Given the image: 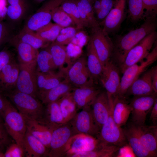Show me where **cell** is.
Masks as SVG:
<instances>
[{
	"label": "cell",
	"mask_w": 157,
	"mask_h": 157,
	"mask_svg": "<svg viewBox=\"0 0 157 157\" xmlns=\"http://www.w3.org/2000/svg\"><path fill=\"white\" fill-rule=\"evenodd\" d=\"M86 63L90 74L95 84L99 82L103 66L90 41L87 47Z\"/></svg>",
	"instance_id": "cell-25"
},
{
	"label": "cell",
	"mask_w": 157,
	"mask_h": 157,
	"mask_svg": "<svg viewBox=\"0 0 157 157\" xmlns=\"http://www.w3.org/2000/svg\"><path fill=\"white\" fill-rule=\"evenodd\" d=\"M74 88L68 81L64 79L42 95L39 99L44 105L57 101L71 92Z\"/></svg>",
	"instance_id": "cell-29"
},
{
	"label": "cell",
	"mask_w": 157,
	"mask_h": 157,
	"mask_svg": "<svg viewBox=\"0 0 157 157\" xmlns=\"http://www.w3.org/2000/svg\"><path fill=\"white\" fill-rule=\"evenodd\" d=\"M157 27L156 16H148L139 28L118 36L113 42L110 60L119 68L129 51L145 36L156 31Z\"/></svg>",
	"instance_id": "cell-1"
},
{
	"label": "cell",
	"mask_w": 157,
	"mask_h": 157,
	"mask_svg": "<svg viewBox=\"0 0 157 157\" xmlns=\"http://www.w3.org/2000/svg\"><path fill=\"white\" fill-rule=\"evenodd\" d=\"M25 157L23 149L15 142L11 143L4 153V157Z\"/></svg>",
	"instance_id": "cell-45"
},
{
	"label": "cell",
	"mask_w": 157,
	"mask_h": 157,
	"mask_svg": "<svg viewBox=\"0 0 157 157\" xmlns=\"http://www.w3.org/2000/svg\"><path fill=\"white\" fill-rule=\"evenodd\" d=\"M36 74L39 99L42 95L64 79L63 73L60 71L56 73L42 72L36 70Z\"/></svg>",
	"instance_id": "cell-21"
},
{
	"label": "cell",
	"mask_w": 157,
	"mask_h": 157,
	"mask_svg": "<svg viewBox=\"0 0 157 157\" xmlns=\"http://www.w3.org/2000/svg\"><path fill=\"white\" fill-rule=\"evenodd\" d=\"M65 0H46L40 7L28 19L24 27L33 31L51 22L54 10Z\"/></svg>",
	"instance_id": "cell-10"
},
{
	"label": "cell",
	"mask_w": 157,
	"mask_h": 157,
	"mask_svg": "<svg viewBox=\"0 0 157 157\" xmlns=\"http://www.w3.org/2000/svg\"><path fill=\"white\" fill-rule=\"evenodd\" d=\"M7 32L5 25L0 22V45L5 40L7 36Z\"/></svg>",
	"instance_id": "cell-52"
},
{
	"label": "cell",
	"mask_w": 157,
	"mask_h": 157,
	"mask_svg": "<svg viewBox=\"0 0 157 157\" xmlns=\"http://www.w3.org/2000/svg\"><path fill=\"white\" fill-rule=\"evenodd\" d=\"M14 142L8 132L3 120L0 119V151L4 153L7 147Z\"/></svg>",
	"instance_id": "cell-44"
},
{
	"label": "cell",
	"mask_w": 157,
	"mask_h": 157,
	"mask_svg": "<svg viewBox=\"0 0 157 157\" xmlns=\"http://www.w3.org/2000/svg\"><path fill=\"white\" fill-rule=\"evenodd\" d=\"M119 148L114 145H104L96 150L75 154L72 157H111Z\"/></svg>",
	"instance_id": "cell-39"
},
{
	"label": "cell",
	"mask_w": 157,
	"mask_h": 157,
	"mask_svg": "<svg viewBox=\"0 0 157 157\" xmlns=\"http://www.w3.org/2000/svg\"><path fill=\"white\" fill-rule=\"evenodd\" d=\"M110 108V101L108 94L106 91H101L90 106L93 119L100 129L108 117Z\"/></svg>",
	"instance_id": "cell-16"
},
{
	"label": "cell",
	"mask_w": 157,
	"mask_h": 157,
	"mask_svg": "<svg viewBox=\"0 0 157 157\" xmlns=\"http://www.w3.org/2000/svg\"><path fill=\"white\" fill-rule=\"evenodd\" d=\"M120 72L118 67L110 60L103 66L100 79L106 92L114 97H117L119 89Z\"/></svg>",
	"instance_id": "cell-15"
},
{
	"label": "cell",
	"mask_w": 157,
	"mask_h": 157,
	"mask_svg": "<svg viewBox=\"0 0 157 157\" xmlns=\"http://www.w3.org/2000/svg\"><path fill=\"white\" fill-rule=\"evenodd\" d=\"M69 122L75 134L83 133L96 137L100 130L93 119L90 106L81 109Z\"/></svg>",
	"instance_id": "cell-13"
},
{
	"label": "cell",
	"mask_w": 157,
	"mask_h": 157,
	"mask_svg": "<svg viewBox=\"0 0 157 157\" xmlns=\"http://www.w3.org/2000/svg\"><path fill=\"white\" fill-rule=\"evenodd\" d=\"M84 28L91 29L100 26L93 10L92 4L86 0H76Z\"/></svg>",
	"instance_id": "cell-28"
},
{
	"label": "cell",
	"mask_w": 157,
	"mask_h": 157,
	"mask_svg": "<svg viewBox=\"0 0 157 157\" xmlns=\"http://www.w3.org/2000/svg\"><path fill=\"white\" fill-rule=\"evenodd\" d=\"M19 72V65L13 60L6 65L0 72V84L2 85V91L7 92L16 84Z\"/></svg>",
	"instance_id": "cell-26"
},
{
	"label": "cell",
	"mask_w": 157,
	"mask_h": 157,
	"mask_svg": "<svg viewBox=\"0 0 157 157\" xmlns=\"http://www.w3.org/2000/svg\"><path fill=\"white\" fill-rule=\"evenodd\" d=\"M151 73V68L142 74L130 85L126 95L136 96L156 93L152 86Z\"/></svg>",
	"instance_id": "cell-19"
},
{
	"label": "cell",
	"mask_w": 157,
	"mask_h": 157,
	"mask_svg": "<svg viewBox=\"0 0 157 157\" xmlns=\"http://www.w3.org/2000/svg\"><path fill=\"white\" fill-rule=\"evenodd\" d=\"M12 61L10 53L6 50L0 51V72L3 67Z\"/></svg>",
	"instance_id": "cell-48"
},
{
	"label": "cell",
	"mask_w": 157,
	"mask_h": 157,
	"mask_svg": "<svg viewBox=\"0 0 157 157\" xmlns=\"http://www.w3.org/2000/svg\"><path fill=\"white\" fill-rule=\"evenodd\" d=\"M36 65L19 64V74L15 86L17 91L39 99Z\"/></svg>",
	"instance_id": "cell-12"
},
{
	"label": "cell",
	"mask_w": 157,
	"mask_h": 157,
	"mask_svg": "<svg viewBox=\"0 0 157 157\" xmlns=\"http://www.w3.org/2000/svg\"><path fill=\"white\" fill-rule=\"evenodd\" d=\"M52 56L53 60L59 71L64 69L65 64H67L68 66L72 63L69 56L67 52V48L65 45H61L52 42L48 47Z\"/></svg>",
	"instance_id": "cell-32"
},
{
	"label": "cell",
	"mask_w": 157,
	"mask_h": 157,
	"mask_svg": "<svg viewBox=\"0 0 157 157\" xmlns=\"http://www.w3.org/2000/svg\"><path fill=\"white\" fill-rule=\"evenodd\" d=\"M9 4L7 15L11 19L17 20L20 19L25 12L27 5L26 0H7Z\"/></svg>",
	"instance_id": "cell-36"
},
{
	"label": "cell",
	"mask_w": 157,
	"mask_h": 157,
	"mask_svg": "<svg viewBox=\"0 0 157 157\" xmlns=\"http://www.w3.org/2000/svg\"><path fill=\"white\" fill-rule=\"evenodd\" d=\"M89 40L104 66L111 60L113 49V42L100 26L91 29Z\"/></svg>",
	"instance_id": "cell-7"
},
{
	"label": "cell",
	"mask_w": 157,
	"mask_h": 157,
	"mask_svg": "<svg viewBox=\"0 0 157 157\" xmlns=\"http://www.w3.org/2000/svg\"><path fill=\"white\" fill-rule=\"evenodd\" d=\"M151 111L149 119L154 125H156L157 121V99L156 100Z\"/></svg>",
	"instance_id": "cell-50"
},
{
	"label": "cell",
	"mask_w": 157,
	"mask_h": 157,
	"mask_svg": "<svg viewBox=\"0 0 157 157\" xmlns=\"http://www.w3.org/2000/svg\"><path fill=\"white\" fill-rule=\"evenodd\" d=\"M14 44L17 51L19 64L37 65V59L39 52L38 49L15 38Z\"/></svg>",
	"instance_id": "cell-30"
},
{
	"label": "cell",
	"mask_w": 157,
	"mask_h": 157,
	"mask_svg": "<svg viewBox=\"0 0 157 157\" xmlns=\"http://www.w3.org/2000/svg\"><path fill=\"white\" fill-rule=\"evenodd\" d=\"M0 157H4V152L0 151Z\"/></svg>",
	"instance_id": "cell-55"
},
{
	"label": "cell",
	"mask_w": 157,
	"mask_h": 157,
	"mask_svg": "<svg viewBox=\"0 0 157 157\" xmlns=\"http://www.w3.org/2000/svg\"><path fill=\"white\" fill-rule=\"evenodd\" d=\"M44 105V110L41 120L53 130L65 124L57 101Z\"/></svg>",
	"instance_id": "cell-27"
},
{
	"label": "cell",
	"mask_w": 157,
	"mask_h": 157,
	"mask_svg": "<svg viewBox=\"0 0 157 157\" xmlns=\"http://www.w3.org/2000/svg\"><path fill=\"white\" fill-rule=\"evenodd\" d=\"M52 19L55 23L63 28L74 25L71 18L60 6L56 8L54 10Z\"/></svg>",
	"instance_id": "cell-42"
},
{
	"label": "cell",
	"mask_w": 157,
	"mask_h": 157,
	"mask_svg": "<svg viewBox=\"0 0 157 157\" xmlns=\"http://www.w3.org/2000/svg\"><path fill=\"white\" fill-rule=\"evenodd\" d=\"M74 135L69 122L54 129L49 149L48 157H65L67 143Z\"/></svg>",
	"instance_id": "cell-9"
},
{
	"label": "cell",
	"mask_w": 157,
	"mask_h": 157,
	"mask_svg": "<svg viewBox=\"0 0 157 157\" xmlns=\"http://www.w3.org/2000/svg\"><path fill=\"white\" fill-rule=\"evenodd\" d=\"M123 130L128 144L136 156L154 157L143 144L135 125L132 122L125 126Z\"/></svg>",
	"instance_id": "cell-20"
},
{
	"label": "cell",
	"mask_w": 157,
	"mask_h": 157,
	"mask_svg": "<svg viewBox=\"0 0 157 157\" xmlns=\"http://www.w3.org/2000/svg\"><path fill=\"white\" fill-rule=\"evenodd\" d=\"M35 1L38 3H40L43 2L46 0H34Z\"/></svg>",
	"instance_id": "cell-56"
},
{
	"label": "cell",
	"mask_w": 157,
	"mask_h": 157,
	"mask_svg": "<svg viewBox=\"0 0 157 157\" xmlns=\"http://www.w3.org/2000/svg\"><path fill=\"white\" fill-rule=\"evenodd\" d=\"M144 9V17L156 16L157 0H142Z\"/></svg>",
	"instance_id": "cell-46"
},
{
	"label": "cell",
	"mask_w": 157,
	"mask_h": 157,
	"mask_svg": "<svg viewBox=\"0 0 157 157\" xmlns=\"http://www.w3.org/2000/svg\"><path fill=\"white\" fill-rule=\"evenodd\" d=\"M115 1V0H101L100 9L96 17L100 25L112 8Z\"/></svg>",
	"instance_id": "cell-43"
},
{
	"label": "cell",
	"mask_w": 157,
	"mask_h": 157,
	"mask_svg": "<svg viewBox=\"0 0 157 157\" xmlns=\"http://www.w3.org/2000/svg\"><path fill=\"white\" fill-rule=\"evenodd\" d=\"M86 0L88 1L91 3L92 4V5L94 1V0Z\"/></svg>",
	"instance_id": "cell-57"
},
{
	"label": "cell",
	"mask_w": 157,
	"mask_h": 157,
	"mask_svg": "<svg viewBox=\"0 0 157 157\" xmlns=\"http://www.w3.org/2000/svg\"><path fill=\"white\" fill-rule=\"evenodd\" d=\"M65 124L69 122L78 110L73 98L72 92L57 101Z\"/></svg>",
	"instance_id": "cell-34"
},
{
	"label": "cell",
	"mask_w": 157,
	"mask_h": 157,
	"mask_svg": "<svg viewBox=\"0 0 157 157\" xmlns=\"http://www.w3.org/2000/svg\"><path fill=\"white\" fill-rule=\"evenodd\" d=\"M129 17L132 22L144 17V9L142 0H126Z\"/></svg>",
	"instance_id": "cell-40"
},
{
	"label": "cell",
	"mask_w": 157,
	"mask_h": 157,
	"mask_svg": "<svg viewBox=\"0 0 157 157\" xmlns=\"http://www.w3.org/2000/svg\"><path fill=\"white\" fill-rule=\"evenodd\" d=\"M7 98L3 94V91L0 88V119H3L2 115L5 108Z\"/></svg>",
	"instance_id": "cell-51"
},
{
	"label": "cell",
	"mask_w": 157,
	"mask_h": 157,
	"mask_svg": "<svg viewBox=\"0 0 157 157\" xmlns=\"http://www.w3.org/2000/svg\"><path fill=\"white\" fill-rule=\"evenodd\" d=\"M60 6L69 16L77 28L80 30L84 28L76 0H65L62 3Z\"/></svg>",
	"instance_id": "cell-37"
},
{
	"label": "cell",
	"mask_w": 157,
	"mask_h": 157,
	"mask_svg": "<svg viewBox=\"0 0 157 157\" xmlns=\"http://www.w3.org/2000/svg\"><path fill=\"white\" fill-rule=\"evenodd\" d=\"M6 0H0V19L3 18L7 14V8Z\"/></svg>",
	"instance_id": "cell-53"
},
{
	"label": "cell",
	"mask_w": 157,
	"mask_h": 157,
	"mask_svg": "<svg viewBox=\"0 0 157 157\" xmlns=\"http://www.w3.org/2000/svg\"><path fill=\"white\" fill-rule=\"evenodd\" d=\"M118 157H136L132 149L128 144L120 147L118 150Z\"/></svg>",
	"instance_id": "cell-47"
},
{
	"label": "cell",
	"mask_w": 157,
	"mask_h": 157,
	"mask_svg": "<svg viewBox=\"0 0 157 157\" xmlns=\"http://www.w3.org/2000/svg\"><path fill=\"white\" fill-rule=\"evenodd\" d=\"M23 148L25 157H48V149L27 130L23 141Z\"/></svg>",
	"instance_id": "cell-22"
},
{
	"label": "cell",
	"mask_w": 157,
	"mask_h": 157,
	"mask_svg": "<svg viewBox=\"0 0 157 157\" xmlns=\"http://www.w3.org/2000/svg\"><path fill=\"white\" fill-rule=\"evenodd\" d=\"M156 94L134 96L129 104L131 109L132 122L139 125L145 124L147 115L157 99Z\"/></svg>",
	"instance_id": "cell-14"
},
{
	"label": "cell",
	"mask_w": 157,
	"mask_h": 157,
	"mask_svg": "<svg viewBox=\"0 0 157 157\" xmlns=\"http://www.w3.org/2000/svg\"><path fill=\"white\" fill-rule=\"evenodd\" d=\"M2 118L8 132L15 142L23 149V141L27 130L26 121L23 116L8 99Z\"/></svg>",
	"instance_id": "cell-3"
},
{
	"label": "cell",
	"mask_w": 157,
	"mask_h": 157,
	"mask_svg": "<svg viewBox=\"0 0 157 157\" xmlns=\"http://www.w3.org/2000/svg\"><path fill=\"white\" fill-rule=\"evenodd\" d=\"M24 118L27 130L40 140L49 150L53 129L41 120Z\"/></svg>",
	"instance_id": "cell-18"
},
{
	"label": "cell",
	"mask_w": 157,
	"mask_h": 157,
	"mask_svg": "<svg viewBox=\"0 0 157 157\" xmlns=\"http://www.w3.org/2000/svg\"><path fill=\"white\" fill-rule=\"evenodd\" d=\"M101 91L95 85L85 87L74 88L72 93L78 109H81L90 106L93 101Z\"/></svg>",
	"instance_id": "cell-24"
},
{
	"label": "cell",
	"mask_w": 157,
	"mask_h": 157,
	"mask_svg": "<svg viewBox=\"0 0 157 157\" xmlns=\"http://www.w3.org/2000/svg\"><path fill=\"white\" fill-rule=\"evenodd\" d=\"M104 145L96 137L83 133L76 134L67 143L65 157H72L77 154L96 150Z\"/></svg>",
	"instance_id": "cell-11"
},
{
	"label": "cell",
	"mask_w": 157,
	"mask_h": 157,
	"mask_svg": "<svg viewBox=\"0 0 157 157\" xmlns=\"http://www.w3.org/2000/svg\"><path fill=\"white\" fill-rule=\"evenodd\" d=\"M151 78L152 86L154 92H157V66L153 67L151 68Z\"/></svg>",
	"instance_id": "cell-49"
},
{
	"label": "cell",
	"mask_w": 157,
	"mask_h": 157,
	"mask_svg": "<svg viewBox=\"0 0 157 157\" xmlns=\"http://www.w3.org/2000/svg\"><path fill=\"white\" fill-rule=\"evenodd\" d=\"M108 95L110 101L109 115L96 137L104 145H113L120 147L127 144L128 142L123 129L116 124L113 119V110L115 97Z\"/></svg>",
	"instance_id": "cell-5"
},
{
	"label": "cell",
	"mask_w": 157,
	"mask_h": 157,
	"mask_svg": "<svg viewBox=\"0 0 157 157\" xmlns=\"http://www.w3.org/2000/svg\"><path fill=\"white\" fill-rule=\"evenodd\" d=\"M157 59V46L144 58L126 68L122 73L119 89L117 97L124 98L128 88L133 82L147 70Z\"/></svg>",
	"instance_id": "cell-4"
},
{
	"label": "cell",
	"mask_w": 157,
	"mask_h": 157,
	"mask_svg": "<svg viewBox=\"0 0 157 157\" xmlns=\"http://www.w3.org/2000/svg\"><path fill=\"white\" fill-rule=\"evenodd\" d=\"M157 39L156 31L148 35L131 49L119 68L120 72L122 73L128 67L145 58L151 51Z\"/></svg>",
	"instance_id": "cell-8"
},
{
	"label": "cell",
	"mask_w": 157,
	"mask_h": 157,
	"mask_svg": "<svg viewBox=\"0 0 157 157\" xmlns=\"http://www.w3.org/2000/svg\"><path fill=\"white\" fill-rule=\"evenodd\" d=\"M64 79L74 88L90 87L95 85L88 69L86 58L81 57L64 69Z\"/></svg>",
	"instance_id": "cell-6"
},
{
	"label": "cell",
	"mask_w": 157,
	"mask_h": 157,
	"mask_svg": "<svg viewBox=\"0 0 157 157\" xmlns=\"http://www.w3.org/2000/svg\"><path fill=\"white\" fill-rule=\"evenodd\" d=\"M24 118L37 120L42 118L44 105L39 99L16 90L6 94Z\"/></svg>",
	"instance_id": "cell-2"
},
{
	"label": "cell",
	"mask_w": 157,
	"mask_h": 157,
	"mask_svg": "<svg viewBox=\"0 0 157 157\" xmlns=\"http://www.w3.org/2000/svg\"><path fill=\"white\" fill-rule=\"evenodd\" d=\"M15 38L38 49L40 48L47 47L50 42L42 38L34 31L24 27Z\"/></svg>",
	"instance_id": "cell-33"
},
{
	"label": "cell",
	"mask_w": 157,
	"mask_h": 157,
	"mask_svg": "<svg viewBox=\"0 0 157 157\" xmlns=\"http://www.w3.org/2000/svg\"><path fill=\"white\" fill-rule=\"evenodd\" d=\"M63 28L55 23L50 22L40 28L35 33L43 39L52 42L55 40Z\"/></svg>",
	"instance_id": "cell-38"
},
{
	"label": "cell",
	"mask_w": 157,
	"mask_h": 157,
	"mask_svg": "<svg viewBox=\"0 0 157 157\" xmlns=\"http://www.w3.org/2000/svg\"><path fill=\"white\" fill-rule=\"evenodd\" d=\"M76 27L72 26L63 28L57 36L54 43L61 45H65L71 43L73 38L78 32Z\"/></svg>",
	"instance_id": "cell-41"
},
{
	"label": "cell",
	"mask_w": 157,
	"mask_h": 157,
	"mask_svg": "<svg viewBox=\"0 0 157 157\" xmlns=\"http://www.w3.org/2000/svg\"><path fill=\"white\" fill-rule=\"evenodd\" d=\"M45 48L39 52L36 60L37 70L42 72H54V70L57 68L48 47Z\"/></svg>",
	"instance_id": "cell-35"
},
{
	"label": "cell",
	"mask_w": 157,
	"mask_h": 157,
	"mask_svg": "<svg viewBox=\"0 0 157 157\" xmlns=\"http://www.w3.org/2000/svg\"><path fill=\"white\" fill-rule=\"evenodd\" d=\"M135 124L142 142L144 147L154 157H156L157 126L156 125L148 126L145 124L140 125Z\"/></svg>",
	"instance_id": "cell-23"
},
{
	"label": "cell",
	"mask_w": 157,
	"mask_h": 157,
	"mask_svg": "<svg viewBox=\"0 0 157 157\" xmlns=\"http://www.w3.org/2000/svg\"><path fill=\"white\" fill-rule=\"evenodd\" d=\"M126 2V0H115L112 8L100 24L108 34L116 31L120 27L124 18Z\"/></svg>",
	"instance_id": "cell-17"
},
{
	"label": "cell",
	"mask_w": 157,
	"mask_h": 157,
	"mask_svg": "<svg viewBox=\"0 0 157 157\" xmlns=\"http://www.w3.org/2000/svg\"><path fill=\"white\" fill-rule=\"evenodd\" d=\"M92 6L95 15H96L100 9L101 0H94Z\"/></svg>",
	"instance_id": "cell-54"
},
{
	"label": "cell",
	"mask_w": 157,
	"mask_h": 157,
	"mask_svg": "<svg viewBox=\"0 0 157 157\" xmlns=\"http://www.w3.org/2000/svg\"><path fill=\"white\" fill-rule=\"evenodd\" d=\"M130 104L124 98L115 97L113 110V119L116 124L121 127L126 123L131 113Z\"/></svg>",
	"instance_id": "cell-31"
}]
</instances>
